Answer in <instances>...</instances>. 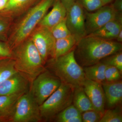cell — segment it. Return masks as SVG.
I'll use <instances>...</instances> for the list:
<instances>
[{
    "label": "cell",
    "mask_w": 122,
    "mask_h": 122,
    "mask_svg": "<svg viewBox=\"0 0 122 122\" xmlns=\"http://www.w3.org/2000/svg\"><path fill=\"white\" fill-rule=\"evenodd\" d=\"M122 29V19L115 20L107 22L105 25L92 33L89 36L107 40H114Z\"/></svg>",
    "instance_id": "cell-15"
},
{
    "label": "cell",
    "mask_w": 122,
    "mask_h": 122,
    "mask_svg": "<svg viewBox=\"0 0 122 122\" xmlns=\"http://www.w3.org/2000/svg\"><path fill=\"white\" fill-rule=\"evenodd\" d=\"M122 73L116 67L107 65L105 71L106 81H114L120 80L122 78Z\"/></svg>",
    "instance_id": "cell-27"
},
{
    "label": "cell",
    "mask_w": 122,
    "mask_h": 122,
    "mask_svg": "<svg viewBox=\"0 0 122 122\" xmlns=\"http://www.w3.org/2000/svg\"><path fill=\"white\" fill-rule=\"evenodd\" d=\"M72 103L81 114L87 111L94 110L91 102L82 86L75 88Z\"/></svg>",
    "instance_id": "cell-19"
},
{
    "label": "cell",
    "mask_w": 122,
    "mask_h": 122,
    "mask_svg": "<svg viewBox=\"0 0 122 122\" xmlns=\"http://www.w3.org/2000/svg\"><path fill=\"white\" fill-rule=\"evenodd\" d=\"M77 41L72 35L68 37L55 40L51 58H56L74 49Z\"/></svg>",
    "instance_id": "cell-18"
},
{
    "label": "cell",
    "mask_w": 122,
    "mask_h": 122,
    "mask_svg": "<svg viewBox=\"0 0 122 122\" xmlns=\"http://www.w3.org/2000/svg\"><path fill=\"white\" fill-rule=\"evenodd\" d=\"M114 9L118 12H122V0H114L111 5Z\"/></svg>",
    "instance_id": "cell-31"
},
{
    "label": "cell",
    "mask_w": 122,
    "mask_h": 122,
    "mask_svg": "<svg viewBox=\"0 0 122 122\" xmlns=\"http://www.w3.org/2000/svg\"><path fill=\"white\" fill-rule=\"evenodd\" d=\"M66 18L68 29L77 42L86 36L85 9L77 2L75 1L67 10Z\"/></svg>",
    "instance_id": "cell-9"
},
{
    "label": "cell",
    "mask_w": 122,
    "mask_h": 122,
    "mask_svg": "<svg viewBox=\"0 0 122 122\" xmlns=\"http://www.w3.org/2000/svg\"><path fill=\"white\" fill-rule=\"evenodd\" d=\"M38 0H9L6 7L1 13L7 16L14 14L25 9Z\"/></svg>",
    "instance_id": "cell-20"
},
{
    "label": "cell",
    "mask_w": 122,
    "mask_h": 122,
    "mask_svg": "<svg viewBox=\"0 0 122 122\" xmlns=\"http://www.w3.org/2000/svg\"><path fill=\"white\" fill-rule=\"evenodd\" d=\"M122 50V43L86 35L76 43L74 56L81 66L86 67L98 63L106 57Z\"/></svg>",
    "instance_id": "cell-1"
},
{
    "label": "cell",
    "mask_w": 122,
    "mask_h": 122,
    "mask_svg": "<svg viewBox=\"0 0 122 122\" xmlns=\"http://www.w3.org/2000/svg\"><path fill=\"white\" fill-rule=\"evenodd\" d=\"M9 25L8 17L7 15L1 13L0 14V41L5 42V35Z\"/></svg>",
    "instance_id": "cell-29"
},
{
    "label": "cell",
    "mask_w": 122,
    "mask_h": 122,
    "mask_svg": "<svg viewBox=\"0 0 122 122\" xmlns=\"http://www.w3.org/2000/svg\"><path fill=\"white\" fill-rule=\"evenodd\" d=\"M103 114L95 110L87 111L81 113L83 122H99Z\"/></svg>",
    "instance_id": "cell-28"
},
{
    "label": "cell",
    "mask_w": 122,
    "mask_h": 122,
    "mask_svg": "<svg viewBox=\"0 0 122 122\" xmlns=\"http://www.w3.org/2000/svg\"><path fill=\"white\" fill-rule=\"evenodd\" d=\"M61 83L59 78L46 69L33 81L29 91L40 106L59 88Z\"/></svg>",
    "instance_id": "cell-6"
},
{
    "label": "cell",
    "mask_w": 122,
    "mask_h": 122,
    "mask_svg": "<svg viewBox=\"0 0 122 122\" xmlns=\"http://www.w3.org/2000/svg\"><path fill=\"white\" fill-rule=\"evenodd\" d=\"M85 28L86 35L100 29L109 21L122 20V13L117 12L112 5H105L94 12L85 10Z\"/></svg>",
    "instance_id": "cell-8"
},
{
    "label": "cell",
    "mask_w": 122,
    "mask_h": 122,
    "mask_svg": "<svg viewBox=\"0 0 122 122\" xmlns=\"http://www.w3.org/2000/svg\"><path fill=\"white\" fill-rule=\"evenodd\" d=\"M47 61V69L59 78L61 82L74 88L82 86L86 78L83 68L75 57L74 49L62 56Z\"/></svg>",
    "instance_id": "cell-3"
},
{
    "label": "cell",
    "mask_w": 122,
    "mask_h": 122,
    "mask_svg": "<svg viewBox=\"0 0 122 122\" xmlns=\"http://www.w3.org/2000/svg\"><path fill=\"white\" fill-rule=\"evenodd\" d=\"M107 109L118 106L122 101V81L121 79L112 82H105L102 85Z\"/></svg>",
    "instance_id": "cell-13"
},
{
    "label": "cell",
    "mask_w": 122,
    "mask_h": 122,
    "mask_svg": "<svg viewBox=\"0 0 122 122\" xmlns=\"http://www.w3.org/2000/svg\"><path fill=\"white\" fill-rule=\"evenodd\" d=\"M12 51L15 68L31 85L46 69L39 51L31 39L25 40Z\"/></svg>",
    "instance_id": "cell-2"
},
{
    "label": "cell",
    "mask_w": 122,
    "mask_h": 122,
    "mask_svg": "<svg viewBox=\"0 0 122 122\" xmlns=\"http://www.w3.org/2000/svg\"><path fill=\"white\" fill-rule=\"evenodd\" d=\"M9 0H0V12H1L6 7Z\"/></svg>",
    "instance_id": "cell-33"
},
{
    "label": "cell",
    "mask_w": 122,
    "mask_h": 122,
    "mask_svg": "<svg viewBox=\"0 0 122 122\" xmlns=\"http://www.w3.org/2000/svg\"><path fill=\"white\" fill-rule=\"evenodd\" d=\"M52 5L51 11L39 22V26L51 29L66 16L67 10L60 0H55Z\"/></svg>",
    "instance_id": "cell-14"
},
{
    "label": "cell",
    "mask_w": 122,
    "mask_h": 122,
    "mask_svg": "<svg viewBox=\"0 0 122 122\" xmlns=\"http://www.w3.org/2000/svg\"><path fill=\"white\" fill-rule=\"evenodd\" d=\"M101 0L104 5H106L112 2L113 0Z\"/></svg>",
    "instance_id": "cell-35"
},
{
    "label": "cell",
    "mask_w": 122,
    "mask_h": 122,
    "mask_svg": "<svg viewBox=\"0 0 122 122\" xmlns=\"http://www.w3.org/2000/svg\"><path fill=\"white\" fill-rule=\"evenodd\" d=\"M107 66L100 62L93 65L82 67L86 78L102 85L106 82L105 71Z\"/></svg>",
    "instance_id": "cell-17"
},
{
    "label": "cell",
    "mask_w": 122,
    "mask_h": 122,
    "mask_svg": "<svg viewBox=\"0 0 122 122\" xmlns=\"http://www.w3.org/2000/svg\"><path fill=\"white\" fill-rule=\"evenodd\" d=\"M13 58L12 51L5 42L0 41V58Z\"/></svg>",
    "instance_id": "cell-30"
},
{
    "label": "cell",
    "mask_w": 122,
    "mask_h": 122,
    "mask_svg": "<svg viewBox=\"0 0 122 122\" xmlns=\"http://www.w3.org/2000/svg\"><path fill=\"white\" fill-rule=\"evenodd\" d=\"M23 94L0 96V122H9L17 102Z\"/></svg>",
    "instance_id": "cell-16"
},
{
    "label": "cell",
    "mask_w": 122,
    "mask_h": 122,
    "mask_svg": "<svg viewBox=\"0 0 122 122\" xmlns=\"http://www.w3.org/2000/svg\"><path fill=\"white\" fill-rule=\"evenodd\" d=\"M116 41L118 42L122 43V29L121 30L116 39Z\"/></svg>",
    "instance_id": "cell-34"
},
{
    "label": "cell",
    "mask_w": 122,
    "mask_h": 122,
    "mask_svg": "<svg viewBox=\"0 0 122 122\" xmlns=\"http://www.w3.org/2000/svg\"><path fill=\"white\" fill-rule=\"evenodd\" d=\"M74 89L61 82L59 88L39 106L42 122L53 121L58 114L72 104Z\"/></svg>",
    "instance_id": "cell-5"
},
{
    "label": "cell",
    "mask_w": 122,
    "mask_h": 122,
    "mask_svg": "<svg viewBox=\"0 0 122 122\" xmlns=\"http://www.w3.org/2000/svg\"><path fill=\"white\" fill-rule=\"evenodd\" d=\"M119 107L105 110L99 122H122V109Z\"/></svg>",
    "instance_id": "cell-24"
},
{
    "label": "cell",
    "mask_w": 122,
    "mask_h": 122,
    "mask_svg": "<svg viewBox=\"0 0 122 122\" xmlns=\"http://www.w3.org/2000/svg\"><path fill=\"white\" fill-rule=\"evenodd\" d=\"M30 86L28 80L18 72L0 83V96L24 94Z\"/></svg>",
    "instance_id": "cell-11"
},
{
    "label": "cell",
    "mask_w": 122,
    "mask_h": 122,
    "mask_svg": "<svg viewBox=\"0 0 122 122\" xmlns=\"http://www.w3.org/2000/svg\"><path fill=\"white\" fill-rule=\"evenodd\" d=\"M2 59V58H0V59Z\"/></svg>",
    "instance_id": "cell-36"
},
{
    "label": "cell",
    "mask_w": 122,
    "mask_h": 122,
    "mask_svg": "<svg viewBox=\"0 0 122 122\" xmlns=\"http://www.w3.org/2000/svg\"><path fill=\"white\" fill-rule=\"evenodd\" d=\"M39 106L29 90L18 98L9 122H39Z\"/></svg>",
    "instance_id": "cell-7"
},
{
    "label": "cell",
    "mask_w": 122,
    "mask_h": 122,
    "mask_svg": "<svg viewBox=\"0 0 122 122\" xmlns=\"http://www.w3.org/2000/svg\"><path fill=\"white\" fill-rule=\"evenodd\" d=\"M30 39L45 63L49 57L52 56L55 41L50 29L39 26L33 33Z\"/></svg>",
    "instance_id": "cell-10"
},
{
    "label": "cell",
    "mask_w": 122,
    "mask_h": 122,
    "mask_svg": "<svg viewBox=\"0 0 122 122\" xmlns=\"http://www.w3.org/2000/svg\"><path fill=\"white\" fill-rule=\"evenodd\" d=\"M64 6L68 10L70 7H71L74 3L75 2V0H60Z\"/></svg>",
    "instance_id": "cell-32"
},
{
    "label": "cell",
    "mask_w": 122,
    "mask_h": 122,
    "mask_svg": "<svg viewBox=\"0 0 122 122\" xmlns=\"http://www.w3.org/2000/svg\"><path fill=\"white\" fill-rule=\"evenodd\" d=\"M50 30L55 40L65 38L71 35L66 25V17L51 28Z\"/></svg>",
    "instance_id": "cell-23"
},
{
    "label": "cell",
    "mask_w": 122,
    "mask_h": 122,
    "mask_svg": "<svg viewBox=\"0 0 122 122\" xmlns=\"http://www.w3.org/2000/svg\"><path fill=\"white\" fill-rule=\"evenodd\" d=\"M17 72L13 58L0 59V83Z\"/></svg>",
    "instance_id": "cell-21"
},
{
    "label": "cell",
    "mask_w": 122,
    "mask_h": 122,
    "mask_svg": "<svg viewBox=\"0 0 122 122\" xmlns=\"http://www.w3.org/2000/svg\"><path fill=\"white\" fill-rule=\"evenodd\" d=\"M87 12L96 11L105 5L101 0H75Z\"/></svg>",
    "instance_id": "cell-26"
},
{
    "label": "cell",
    "mask_w": 122,
    "mask_h": 122,
    "mask_svg": "<svg viewBox=\"0 0 122 122\" xmlns=\"http://www.w3.org/2000/svg\"><path fill=\"white\" fill-rule=\"evenodd\" d=\"M100 62L107 65L116 67L122 73V51L109 55L102 59Z\"/></svg>",
    "instance_id": "cell-25"
},
{
    "label": "cell",
    "mask_w": 122,
    "mask_h": 122,
    "mask_svg": "<svg viewBox=\"0 0 122 122\" xmlns=\"http://www.w3.org/2000/svg\"><path fill=\"white\" fill-rule=\"evenodd\" d=\"M81 116V114L73 105H71L61 111L54 119L53 121L57 122H68L71 119Z\"/></svg>",
    "instance_id": "cell-22"
},
{
    "label": "cell",
    "mask_w": 122,
    "mask_h": 122,
    "mask_svg": "<svg viewBox=\"0 0 122 122\" xmlns=\"http://www.w3.org/2000/svg\"><path fill=\"white\" fill-rule=\"evenodd\" d=\"M82 87L90 100L94 110L104 113L106 99L102 84L86 78Z\"/></svg>",
    "instance_id": "cell-12"
},
{
    "label": "cell",
    "mask_w": 122,
    "mask_h": 122,
    "mask_svg": "<svg viewBox=\"0 0 122 122\" xmlns=\"http://www.w3.org/2000/svg\"><path fill=\"white\" fill-rule=\"evenodd\" d=\"M55 0H41L29 10L15 26L7 44L12 50L27 39Z\"/></svg>",
    "instance_id": "cell-4"
}]
</instances>
